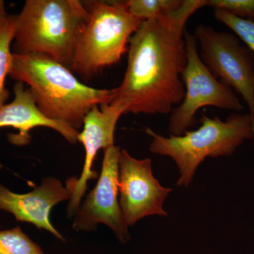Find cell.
Listing matches in <instances>:
<instances>
[{
	"label": "cell",
	"mask_w": 254,
	"mask_h": 254,
	"mask_svg": "<svg viewBox=\"0 0 254 254\" xmlns=\"http://www.w3.org/2000/svg\"><path fill=\"white\" fill-rule=\"evenodd\" d=\"M208 0H184L176 11L142 21L130 38L128 62L118 95L110 103L124 114L168 115L185 94V26Z\"/></svg>",
	"instance_id": "1"
},
{
	"label": "cell",
	"mask_w": 254,
	"mask_h": 254,
	"mask_svg": "<svg viewBox=\"0 0 254 254\" xmlns=\"http://www.w3.org/2000/svg\"><path fill=\"white\" fill-rule=\"evenodd\" d=\"M9 76L26 83L38 109L46 118L80 129L87 114L94 106L110 104L118 88L100 89L78 81L61 64L38 54H16Z\"/></svg>",
	"instance_id": "2"
},
{
	"label": "cell",
	"mask_w": 254,
	"mask_h": 254,
	"mask_svg": "<svg viewBox=\"0 0 254 254\" xmlns=\"http://www.w3.org/2000/svg\"><path fill=\"white\" fill-rule=\"evenodd\" d=\"M88 17L78 0H27L16 15L14 53L43 55L71 71L76 38Z\"/></svg>",
	"instance_id": "3"
},
{
	"label": "cell",
	"mask_w": 254,
	"mask_h": 254,
	"mask_svg": "<svg viewBox=\"0 0 254 254\" xmlns=\"http://www.w3.org/2000/svg\"><path fill=\"white\" fill-rule=\"evenodd\" d=\"M200 127L181 136L165 137L150 128V153L172 158L179 170V187H187L207 158L231 156L245 141L254 138V119L250 113H232L225 120L203 114Z\"/></svg>",
	"instance_id": "4"
},
{
	"label": "cell",
	"mask_w": 254,
	"mask_h": 254,
	"mask_svg": "<svg viewBox=\"0 0 254 254\" xmlns=\"http://www.w3.org/2000/svg\"><path fill=\"white\" fill-rule=\"evenodd\" d=\"M83 4L88 17L76 38L71 71L90 79L120 61L143 21L130 14L126 1Z\"/></svg>",
	"instance_id": "5"
},
{
	"label": "cell",
	"mask_w": 254,
	"mask_h": 254,
	"mask_svg": "<svg viewBox=\"0 0 254 254\" xmlns=\"http://www.w3.org/2000/svg\"><path fill=\"white\" fill-rule=\"evenodd\" d=\"M185 39L187 63L182 81L185 94L182 103L170 113L168 131L171 136H181L194 126L197 123L196 113L204 107L237 112L244 109L237 93L214 77L201 61L193 34L185 31Z\"/></svg>",
	"instance_id": "6"
},
{
	"label": "cell",
	"mask_w": 254,
	"mask_h": 254,
	"mask_svg": "<svg viewBox=\"0 0 254 254\" xmlns=\"http://www.w3.org/2000/svg\"><path fill=\"white\" fill-rule=\"evenodd\" d=\"M200 58L214 77L240 95L254 119V55L238 37L198 25L194 34Z\"/></svg>",
	"instance_id": "7"
},
{
	"label": "cell",
	"mask_w": 254,
	"mask_h": 254,
	"mask_svg": "<svg viewBox=\"0 0 254 254\" xmlns=\"http://www.w3.org/2000/svg\"><path fill=\"white\" fill-rule=\"evenodd\" d=\"M172 189L154 177L150 158L136 159L126 150L119 158V202L128 227L150 215L168 216L163 204Z\"/></svg>",
	"instance_id": "8"
},
{
	"label": "cell",
	"mask_w": 254,
	"mask_h": 254,
	"mask_svg": "<svg viewBox=\"0 0 254 254\" xmlns=\"http://www.w3.org/2000/svg\"><path fill=\"white\" fill-rule=\"evenodd\" d=\"M120 147L112 145L104 149L101 173L93 190L75 214L76 231L95 230L100 224L109 227L122 243L130 240L119 202Z\"/></svg>",
	"instance_id": "9"
},
{
	"label": "cell",
	"mask_w": 254,
	"mask_h": 254,
	"mask_svg": "<svg viewBox=\"0 0 254 254\" xmlns=\"http://www.w3.org/2000/svg\"><path fill=\"white\" fill-rule=\"evenodd\" d=\"M124 115L123 110L110 104L96 105L84 119L83 130L79 132L78 141L81 142L86 151L84 165L78 177L68 179L66 187L71 192L67 206V214L74 216L81 205L88 182L98 178L93 170V164L100 150L114 145L115 128L119 119Z\"/></svg>",
	"instance_id": "10"
},
{
	"label": "cell",
	"mask_w": 254,
	"mask_h": 254,
	"mask_svg": "<svg viewBox=\"0 0 254 254\" xmlns=\"http://www.w3.org/2000/svg\"><path fill=\"white\" fill-rule=\"evenodd\" d=\"M70 198V190L53 177L43 179L39 186L22 194L0 184V210L12 214L17 221L28 222L50 232L63 242L65 239L50 221V213L55 205Z\"/></svg>",
	"instance_id": "11"
},
{
	"label": "cell",
	"mask_w": 254,
	"mask_h": 254,
	"mask_svg": "<svg viewBox=\"0 0 254 254\" xmlns=\"http://www.w3.org/2000/svg\"><path fill=\"white\" fill-rule=\"evenodd\" d=\"M14 98L0 109V128L12 127L18 130V134L10 135L9 141L14 145L28 144L31 140L29 131L39 127L53 128L69 143L78 142L79 132L66 124L46 118L38 109L29 88L24 83L16 82L14 86Z\"/></svg>",
	"instance_id": "12"
},
{
	"label": "cell",
	"mask_w": 254,
	"mask_h": 254,
	"mask_svg": "<svg viewBox=\"0 0 254 254\" xmlns=\"http://www.w3.org/2000/svg\"><path fill=\"white\" fill-rule=\"evenodd\" d=\"M16 15L0 14V109L6 103L10 93L5 86L13 61L11 45L14 41Z\"/></svg>",
	"instance_id": "13"
},
{
	"label": "cell",
	"mask_w": 254,
	"mask_h": 254,
	"mask_svg": "<svg viewBox=\"0 0 254 254\" xmlns=\"http://www.w3.org/2000/svg\"><path fill=\"white\" fill-rule=\"evenodd\" d=\"M183 2L184 0H128L126 4L130 14L147 21L176 11Z\"/></svg>",
	"instance_id": "14"
},
{
	"label": "cell",
	"mask_w": 254,
	"mask_h": 254,
	"mask_svg": "<svg viewBox=\"0 0 254 254\" xmlns=\"http://www.w3.org/2000/svg\"><path fill=\"white\" fill-rule=\"evenodd\" d=\"M0 254H45L21 227L0 231Z\"/></svg>",
	"instance_id": "15"
},
{
	"label": "cell",
	"mask_w": 254,
	"mask_h": 254,
	"mask_svg": "<svg viewBox=\"0 0 254 254\" xmlns=\"http://www.w3.org/2000/svg\"><path fill=\"white\" fill-rule=\"evenodd\" d=\"M214 16L233 31L254 55V22L242 19L222 9H214Z\"/></svg>",
	"instance_id": "16"
},
{
	"label": "cell",
	"mask_w": 254,
	"mask_h": 254,
	"mask_svg": "<svg viewBox=\"0 0 254 254\" xmlns=\"http://www.w3.org/2000/svg\"><path fill=\"white\" fill-rule=\"evenodd\" d=\"M207 6L254 22V0H208Z\"/></svg>",
	"instance_id": "17"
},
{
	"label": "cell",
	"mask_w": 254,
	"mask_h": 254,
	"mask_svg": "<svg viewBox=\"0 0 254 254\" xmlns=\"http://www.w3.org/2000/svg\"><path fill=\"white\" fill-rule=\"evenodd\" d=\"M6 10H5L4 2L0 0V14H5Z\"/></svg>",
	"instance_id": "18"
}]
</instances>
